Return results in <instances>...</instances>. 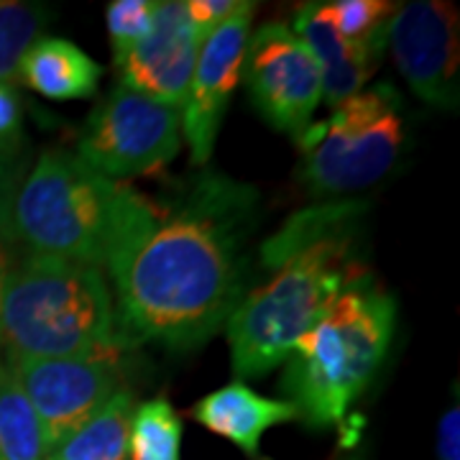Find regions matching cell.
<instances>
[{
  "label": "cell",
  "mask_w": 460,
  "mask_h": 460,
  "mask_svg": "<svg viewBox=\"0 0 460 460\" xmlns=\"http://www.w3.org/2000/svg\"><path fill=\"white\" fill-rule=\"evenodd\" d=\"M256 190L202 172L166 199L120 184L102 269L118 296L120 343L192 348L226 328L246 296Z\"/></svg>",
  "instance_id": "cell-1"
},
{
  "label": "cell",
  "mask_w": 460,
  "mask_h": 460,
  "mask_svg": "<svg viewBox=\"0 0 460 460\" xmlns=\"http://www.w3.org/2000/svg\"><path fill=\"white\" fill-rule=\"evenodd\" d=\"M353 205L299 213L263 246V259L279 271L241 299L226 323L238 378H256L289 358L302 335L358 281L350 256L348 220Z\"/></svg>",
  "instance_id": "cell-2"
},
{
  "label": "cell",
  "mask_w": 460,
  "mask_h": 460,
  "mask_svg": "<svg viewBox=\"0 0 460 460\" xmlns=\"http://www.w3.org/2000/svg\"><path fill=\"white\" fill-rule=\"evenodd\" d=\"M8 358L113 356L123 343L98 266L29 253L8 269L0 305Z\"/></svg>",
  "instance_id": "cell-3"
},
{
  "label": "cell",
  "mask_w": 460,
  "mask_h": 460,
  "mask_svg": "<svg viewBox=\"0 0 460 460\" xmlns=\"http://www.w3.org/2000/svg\"><path fill=\"white\" fill-rule=\"evenodd\" d=\"M394 314L392 296L358 279L299 338L281 381L299 420L345 429L353 404L386 356Z\"/></svg>",
  "instance_id": "cell-4"
},
{
  "label": "cell",
  "mask_w": 460,
  "mask_h": 460,
  "mask_svg": "<svg viewBox=\"0 0 460 460\" xmlns=\"http://www.w3.org/2000/svg\"><path fill=\"white\" fill-rule=\"evenodd\" d=\"M120 181L100 177L77 154L49 148L18 187L11 233L31 253L102 266Z\"/></svg>",
  "instance_id": "cell-5"
},
{
  "label": "cell",
  "mask_w": 460,
  "mask_h": 460,
  "mask_svg": "<svg viewBox=\"0 0 460 460\" xmlns=\"http://www.w3.org/2000/svg\"><path fill=\"white\" fill-rule=\"evenodd\" d=\"M392 90H361L299 136L296 177L314 198L356 192L378 181L404 144V120Z\"/></svg>",
  "instance_id": "cell-6"
},
{
  "label": "cell",
  "mask_w": 460,
  "mask_h": 460,
  "mask_svg": "<svg viewBox=\"0 0 460 460\" xmlns=\"http://www.w3.org/2000/svg\"><path fill=\"white\" fill-rule=\"evenodd\" d=\"M180 146L181 115L177 108L115 84L87 115L77 156L100 177L118 181L164 169L180 154Z\"/></svg>",
  "instance_id": "cell-7"
},
{
  "label": "cell",
  "mask_w": 460,
  "mask_h": 460,
  "mask_svg": "<svg viewBox=\"0 0 460 460\" xmlns=\"http://www.w3.org/2000/svg\"><path fill=\"white\" fill-rule=\"evenodd\" d=\"M241 77L261 115L279 131L302 136L323 102V77L310 49L287 23L251 33Z\"/></svg>",
  "instance_id": "cell-8"
},
{
  "label": "cell",
  "mask_w": 460,
  "mask_h": 460,
  "mask_svg": "<svg viewBox=\"0 0 460 460\" xmlns=\"http://www.w3.org/2000/svg\"><path fill=\"white\" fill-rule=\"evenodd\" d=\"M8 371L31 402L49 450L65 443L120 389L113 356L8 358Z\"/></svg>",
  "instance_id": "cell-9"
},
{
  "label": "cell",
  "mask_w": 460,
  "mask_h": 460,
  "mask_svg": "<svg viewBox=\"0 0 460 460\" xmlns=\"http://www.w3.org/2000/svg\"><path fill=\"white\" fill-rule=\"evenodd\" d=\"M460 26L456 5L411 0L396 5L386 26V47L411 93L435 108L458 105Z\"/></svg>",
  "instance_id": "cell-10"
},
{
  "label": "cell",
  "mask_w": 460,
  "mask_h": 460,
  "mask_svg": "<svg viewBox=\"0 0 460 460\" xmlns=\"http://www.w3.org/2000/svg\"><path fill=\"white\" fill-rule=\"evenodd\" d=\"M253 13L256 3L241 0V5L228 21H223L215 31L199 39L195 72L190 80L187 100L180 111L184 141L192 151L195 164L210 162L230 95L241 83Z\"/></svg>",
  "instance_id": "cell-11"
},
{
  "label": "cell",
  "mask_w": 460,
  "mask_h": 460,
  "mask_svg": "<svg viewBox=\"0 0 460 460\" xmlns=\"http://www.w3.org/2000/svg\"><path fill=\"white\" fill-rule=\"evenodd\" d=\"M199 36L187 3H156L151 31L118 65L126 87L181 111L198 62Z\"/></svg>",
  "instance_id": "cell-12"
},
{
  "label": "cell",
  "mask_w": 460,
  "mask_h": 460,
  "mask_svg": "<svg viewBox=\"0 0 460 460\" xmlns=\"http://www.w3.org/2000/svg\"><path fill=\"white\" fill-rule=\"evenodd\" d=\"M299 41L310 49L323 77V100L330 108L341 105L348 98L366 90V83L374 77L384 49L348 44L335 31L330 18L328 3H307L296 11L295 29Z\"/></svg>",
  "instance_id": "cell-13"
},
{
  "label": "cell",
  "mask_w": 460,
  "mask_h": 460,
  "mask_svg": "<svg viewBox=\"0 0 460 460\" xmlns=\"http://www.w3.org/2000/svg\"><path fill=\"white\" fill-rule=\"evenodd\" d=\"M192 414L202 428L230 440L253 460L261 458V440L269 429L299 420L292 402L266 399L243 381H233L213 394L202 396Z\"/></svg>",
  "instance_id": "cell-14"
},
{
  "label": "cell",
  "mask_w": 460,
  "mask_h": 460,
  "mask_svg": "<svg viewBox=\"0 0 460 460\" xmlns=\"http://www.w3.org/2000/svg\"><path fill=\"white\" fill-rule=\"evenodd\" d=\"M100 77L102 66L59 36H39L18 65V80L49 100L93 98Z\"/></svg>",
  "instance_id": "cell-15"
},
{
  "label": "cell",
  "mask_w": 460,
  "mask_h": 460,
  "mask_svg": "<svg viewBox=\"0 0 460 460\" xmlns=\"http://www.w3.org/2000/svg\"><path fill=\"white\" fill-rule=\"evenodd\" d=\"M133 410L131 392L118 389L65 443L51 447L47 460H126Z\"/></svg>",
  "instance_id": "cell-16"
},
{
  "label": "cell",
  "mask_w": 460,
  "mask_h": 460,
  "mask_svg": "<svg viewBox=\"0 0 460 460\" xmlns=\"http://www.w3.org/2000/svg\"><path fill=\"white\" fill-rule=\"evenodd\" d=\"M49 447L31 402L0 366V460H47Z\"/></svg>",
  "instance_id": "cell-17"
},
{
  "label": "cell",
  "mask_w": 460,
  "mask_h": 460,
  "mask_svg": "<svg viewBox=\"0 0 460 460\" xmlns=\"http://www.w3.org/2000/svg\"><path fill=\"white\" fill-rule=\"evenodd\" d=\"M181 420L169 399L159 396L133 410L131 460H180Z\"/></svg>",
  "instance_id": "cell-18"
},
{
  "label": "cell",
  "mask_w": 460,
  "mask_h": 460,
  "mask_svg": "<svg viewBox=\"0 0 460 460\" xmlns=\"http://www.w3.org/2000/svg\"><path fill=\"white\" fill-rule=\"evenodd\" d=\"M47 8L36 3L0 0V83L18 80V65L26 49L41 36Z\"/></svg>",
  "instance_id": "cell-19"
},
{
  "label": "cell",
  "mask_w": 460,
  "mask_h": 460,
  "mask_svg": "<svg viewBox=\"0 0 460 460\" xmlns=\"http://www.w3.org/2000/svg\"><path fill=\"white\" fill-rule=\"evenodd\" d=\"M330 18L335 31L348 44L384 49L386 47V26L396 11L394 3L386 0H335L328 3Z\"/></svg>",
  "instance_id": "cell-20"
},
{
  "label": "cell",
  "mask_w": 460,
  "mask_h": 460,
  "mask_svg": "<svg viewBox=\"0 0 460 460\" xmlns=\"http://www.w3.org/2000/svg\"><path fill=\"white\" fill-rule=\"evenodd\" d=\"M154 11L156 3L154 0H115L108 5V36L113 44L115 66L120 65L128 51L151 31L154 23Z\"/></svg>",
  "instance_id": "cell-21"
},
{
  "label": "cell",
  "mask_w": 460,
  "mask_h": 460,
  "mask_svg": "<svg viewBox=\"0 0 460 460\" xmlns=\"http://www.w3.org/2000/svg\"><path fill=\"white\" fill-rule=\"evenodd\" d=\"M23 138V113L13 83H0V154L16 156Z\"/></svg>",
  "instance_id": "cell-22"
},
{
  "label": "cell",
  "mask_w": 460,
  "mask_h": 460,
  "mask_svg": "<svg viewBox=\"0 0 460 460\" xmlns=\"http://www.w3.org/2000/svg\"><path fill=\"white\" fill-rule=\"evenodd\" d=\"M238 5H241V0H190L187 13H190V21H192L198 36L202 39L215 31L223 21H228Z\"/></svg>",
  "instance_id": "cell-23"
},
{
  "label": "cell",
  "mask_w": 460,
  "mask_h": 460,
  "mask_svg": "<svg viewBox=\"0 0 460 460\" xmlns=\"http://www.w3.org/2000/svg\"><path fill=\"white\" fill-rule=\"evenodd\" d=\"M18 192V169L13 156L0 154V235H11V215Z\"/></svg>",
  "instance_id": "cell-24"
},
{
  "label": "cell",
  "mask_w": 460,
  "mask_h": 460,
  "mask_svg": "<svg viewBox=\"0 0 460 460\" xmlns=\"http://www.w3.org/2000/svg\"><path fill=\"white\" fill-rule=\"evenodd\" d=\"M438 458L460 460V407L458 402L445 411L438 428Z\"/></svg>",
  "instance_id": "cell-25"
},
{
  "label": "cell",
  "mask_w": 460,
  "mask_h": 460,
  "mask_svg": "<svg viewBox=\"0 0 460 460\" xmlns=\"http://www.w3.org/2000/svg\"><path fill=\"white\" fill-rule=\"evenodd\" d=\"M8 259H5V253H3V248H0V305H3V287H5V277H8Z\"/></svg>",
  "instance_id": "cell-26"
},
{
  "label": "cell",
  "mask_w": 460,
  "mask_h": 460,
  "mask_svg": "<svg viewBox=\"0 0 460 460\" xmlns=\"http://www.w3.org/2000/svg\"><path fill=\"white\" fill-rule=\"evenodd\" d=\"M345 460H366V458H361V456H348Z\"/></svg>",
  "instance_id": "cell-27"
}]
</instances>
